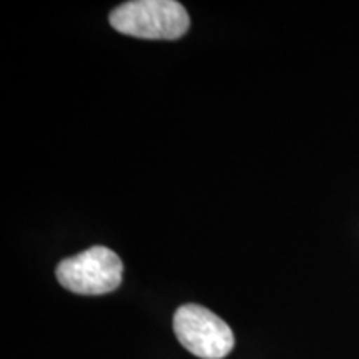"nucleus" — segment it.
Masks as SVG:
<instances>
[{
    "instance_id": "nucleus-2",
    "label": "nucleus",
    "mask_w": 359,
    "mask_h": 359,
    "mask_svg": "<svg viewBox=\"0 0 359 359\" xmlns=\"http://www.w3.org/2000/svg\"><path fill=\"white\" fill-rule=\"evenodd\" d=\"M55 275L58 283L75 294H107L122 283L123 263L115 251L93 246L60 262Z\"/></svg>"
},
{
    "instance_id": "nucleus-1",
    "label": "nucleus",
    "mask_w": 359,
    "mask_h": 359,
    "mask_svg": "<svg viewBox=\"0 0 359 359\" xmlns=\"http://www.w3.org/2000/svg\"><path fill=\"white\" fill-rule=\"evenodd\" d=\"M110 25L130 37L175 40L190 29V17L175 0H133L110 13Z\"/></svg>"
},
{
    "instance_id": "nucleus-3",
    "label": "nucleus",
    "mask_w": 359,
    "mask_h": 359,
    "mask_svg": "<svg viewBox=\"0 0 359 359\" xmlns=\"http://www.w3.org/2000/svg\"><path fill=\"white\" fill-rule=\"evenodd\" d=\"M173 330L183 348L201 359H223L235 348L231 327L200 304H185L173 316Z\"/></svg>"
}]
</instances>
